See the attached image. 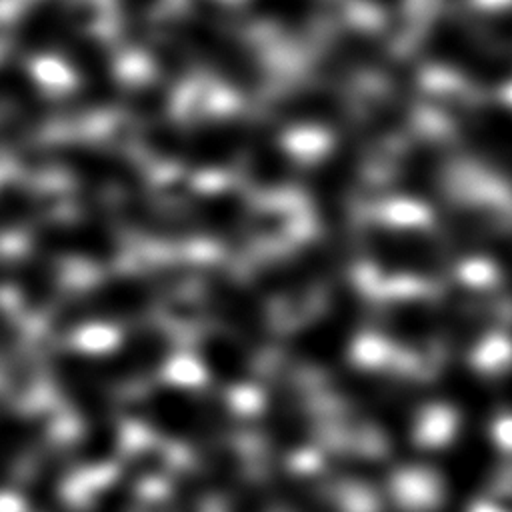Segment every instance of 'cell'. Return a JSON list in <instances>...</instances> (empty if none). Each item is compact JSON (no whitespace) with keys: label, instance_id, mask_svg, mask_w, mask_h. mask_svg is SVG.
Listing matches in <instances>:
<instances>
[{"label":"cell","instance_id":"27","mask_svg":"<svg viewBox=\"0 0 512 512\" xmlns=\"http://www.w3.org/2000/svg\"><path fill=\"white\" fill-rule=\"evenodd\" d=\"M176 512H196V506L190 504V506H176Z\"/></svg>","mask_w":512,"mask_h":512},{"label":"cell","instance_id":"13","mask_svg":"<svg viewBox=\"0 0 512 512\" xmlns=\"http://www.w3.org/2000/svg\"><path fill=\"white\" fill-rule=\"evenodd\" d=\"M266 426L284 452H300L310 442V416L298 388L282 378L266 392Z\"/></svg>","mask_w":512,"mask_h":512},{"label":"cell","instance_id":"4","mask_svg":"<svg viewBox=\"0 0 512 512\" xmlns=\"http://www.w3.org/2000/svg\"><path fill=\"white\" fill-rule=\"evenodd\" d=\"M336 390L386 436L400 440L414 436L420 410L414 394L398 380L370 368H350L336 380Z\"/></svg>","mask_w":512,"mask_h":512},{"label":"cell","instance_id":"19","mask_svg":"<svg viewBox=\"0 0 512 512\" xmlns=\"http://www.w3.org/2000/svg\"><path fill=\"white\" fill-rule=\"evenodd\" d=\"M446 400L464 420H490L494 414L492 392L482 374L466 362H448L440 372Z\"/></svg>","mask_w":512,"mask_h":512},{"label":"cell","instance_id":"24","mask_svg":"<svg viewBox=\"0 0 512 512\" xmlns=\"http://www.w3.org/2000/svg\"><path fill=\"white\" fill-rule=\"evenodd\" d=\"M252 10L280 26H302L314 12V0H252Z\"/></svg>","mask_w":512,"mask_h":512},{"label":"cell","instance_id":"22","mask_svg":"<svg viewBox=\"0 0 512 512\" xmlns=\"http://www.w3.org/2000/svg\"><path fill=\"white\" fill-rule=\"evenodd\" d=\"M40 430L42 422L36 418H20L14 422L10 420L0 426V480L38 438Z\"/></svg>","mask_w":512,"mask_h":512},{"label":"cell","instance_id":"9","mask_svg":"<svg viewBox=\"0 0 512 512\" xmlns=\"http://www.w3.org/2000/svg\"><path fill=\"white\" fill-rule=\"evenodd\" d=\"M366 254L376 268L398 276H432L444 264L436 240L402 224H378L366 236Z\"/></svg>","mask_w":512,"mask_h":512},{"label":"cell","instance_id":"20","mask_svg":"<svg viewBox=\"0 0 512 512\" xmlns=\"http://www.w3.org/2000/svg\"><path fill=\"white\" fill-rule=\"evenodd\" d=\"M202 366L218 380L230 386H240L250 378V352L238 336L212 332L200 342Z\"/></svg>","mask_w":512,"mask_h":512},{"label":"cell","instance_id":"21","mask_svg":"<svg viewBox=\"0 0 512 512\" xmlns=\"http://www.w3.org/2000/svg\"><path fill=\"white\" fill-rule=\"evenodd\" d=\"M156 294V280H130L122 284L108 286L94 294V298L86 300L78 310L76 316L86 318H110L114 314H122L128 310H136L150 300H154Z\"/></svg>","mask_w":512,"mask_h":512},{"label":"cell","instance_id":"15","mask_svg":"<svg viewBox=\"0 0 512 512\" xmlns=\"http://www.w3.org/2000/svg\"><path fill=\"white\" fill-rule=\"evenodd\" d=\"M340 262V256L330 246H310L274 262L262 272V284L276 294L304 292L328 278Z\"/></svg>","mask_w":512,"mask_h":512},{"label":"cell","instance_id":"10","mask_svg":"<svg viewBox=\"0 0 512 512\" xmlns=\"http://www.w3.org/2000/svg\"><path fill=\"white\" fill-rule=\"evenodd\" d=\"M186 40L226 84L236 90H254L262 80V64L254 50L238 36L202 22L186 28Z\"/></svg>","mask_w":512,"mask_h":512},{"label":"cell","instance_id":"6","mask_svg":"<svg viewBox=\"0 0 512 512\" xmlns=\"http://www.w3.org/2000/svg\"><path fill=\"white\" fill-rule=\"evenodd\" d=\"M394 122L392 110H386L384 116L378 114L376 120L362 128L356 138L348 136L320 160L310 180V194L318 214L324 220L336 222L346 214L366 156L364 148L376 142L380 138L376 134Z\"/></svg>","mask_w":512,"mask_h":512},{"label":"cell","instance_id":"12","mask_svg":"<svg viewBox=\"0 0 512 512\" xmlns=\"http://www.w3.org/2000/svg\"><path fill=\"white\" fill-rule=\"evenodd\" d=\"M208 300L214 312L230 330L240 334V340L264 344L268 334V318L258 296L234 278L220 276L210 282Z\"/></svg>","mask_w":512,"mask_h":512},{"label":"cell","instance_id":"14","mask_svg":"<svg viewBox=\"0 0 512 512\" xmlns=\"http://www.w3.org/2000/svg\"><path fill=\"white\" fill-rule=\"evenodd\" d=\"M380 332L400 346H426L442 338L440 308L418 296L392 300L382 312Z\"/></svg>","mask_w":512,"mask_h":512},{"label":"cell","instance_id":"2","mask_svg":"<svg viewBox=\"0 0 512 512\" xmlns=\"http://www.w3.org/2000/svg\"><path fill=\"white\" fill-rule=\"evenodd\" d=\"M490 420H464L442 462V510L468 512L492 480L496 440Z\"/></svg>","mask_w":512,"mask_h":512},{"label":"cell","instance_id":"1","mask_svg":"<svg viewBox=\"0 0 512 512\" xmlns=\"http://www.w3.org/2000/svg\"><path fill=\"white\" fill-rule=\"evenodd\" d=\"M158 146L192 166L242 164L246 174L264 186L282 182L290 168L286 148L276 138L238 122L172 128L158 138Z\"/></svg>","mask_w":512,"mask_h":512},{"label":"cell","instance_id":"17","mask_svg":"<svg viewBox=\"0 0 512 512\" xmlns=\"http://www.w3.org/2000/svg\"><path fill=\"white\" fill-rule=\"evenodd\" d=\"M444 338L464 344L482 342L494 328V306L478 290L458 288L438 304Z\"/></svg>","mask_w":512,"mask_h":512},{"label":"cell","instance_id":"3","mask_svg":"<svg viewBox=\"0 0 512 512\" xmlns=\"http://www.w3.org/2000/svg\"><path fill=\"white\" fill-rule=\"evenodd\" d=\"M362 320L364 296L354 286H342L316 316L296 330L290 348L304 364L332 366L350 350Z\"/></svg>","mask_w":512,"mask_h":512},{"label":"cell","instance_id":"26","mask_svg":"<svg viewBox=\"0 0 512 512\" xmlns=\"http://www.w3.org/2000/svg\"><path fill=\"white\" fill-rule=\"evenodd\" d=\"M370 2H374V4H380V6H394V4H398L400 0H370Z\"/></svg>","mask_w":512,"mask_h":512},{"label":"cell","instance_id":"7","mask_svg":"<svg viewBox=\"0 0 512 512\" xmlns=\"http://www.w3.org/2000/svg\"><path fill=\"white\" fill-rule=\"evenodd\" d=\"M58 378L80 412L84 448L90 460H104L116 446V428L110 416L106 382L90 360L72 358L60 366Z\"/></svg>","mask_w":512,"mask_h":512},{"label":"cell","instance_id":"16","mask_svg":"<svg viewBox=\"0 0 512 512\" xmlns=\"http://www.w3.org/2000/svg\"><path fill=\"white\" fill-rule=\"evenodd\" d=\"M464 134L494 168L512 178V106L488 104L464 118Z\"/></svg>","mask_w":512,"mask_h":512},{"label":"cell","instance_id":"23","mask_svg":"<svg viewBox=\"0 0 512 512\" xmlns=\"http://www.w3.org/2000/svg\"><path fill=\"white\" fill-rule=\"evenodd\" d=\"M280 496L290 512H338L336 506L304 478H280Z\"/></svg>","mask_w":512,"mask_h":512},{"label":"cell","instance_id":"8","mask_svg":"<svg viewBox=\"0 0 512 512\" xmlns=\"http://www.w3.org/2000/svg\"><path fill=\"white\" fill-rule=\"evenodd\" d=\"M140 414L156 430L188 442H202L224 432L222 412L198 394L178 386L154 390L144 400Z\"/></svg>","mask_w":512,"mask_h":512},{"label":"cell","instance_id":"11","mask_svg":"<svg viewBox=\"0 0 512 512\" xmlns=\"http://www.w3.org/2000/svg\"><path fill=\"white\" fill-rule=\"evenodd\" d=\"M456 244L472 256L512 266V226L484 206H460L446 218Z\"/></svg>","mask_w":512,"mask_h":512},{"label":"cell","instance_id":"25","mask_svg":"<svg viewBox=\"0 0 512 512\" xmlns=\"http://www.w3.org/2000/svg\"><path fill=\"white\" fill-rule=\"evenodd\" d=\"M504 400L508 402V406L512 408V370L506 374L504 378Z\"/></svg>","mask_w":512,"mask_h":512},{"label":"cell","instance_id":"5","mask_svg":"<svg viewBox=\"0 0 512 512\" xmlns=\"http://www.w3.org/2000/svg\"><path fill=\"white\" fill-rule=\"evenodd\" d=\"M428 52L440 64L488 86L512 82V52L482 38L466 24L440 20L426 38Z\"/></svg>","mask_w":512,"mask_h":512},{"label":"cell","instance_id":"18","mask_svg":"<svg viewBox=\"0 0 512 512\" xmlns=\"http://www.w3.org/2000/svg\"><path fill=\"white\" fill-rule=\"evenodd\" d=\"M444 154L432 142H418L398 162L394 184L400 196L412 202H428L444 186Z\"/></svg>","mask_w":512,"mask_h":512}]
</instances>
